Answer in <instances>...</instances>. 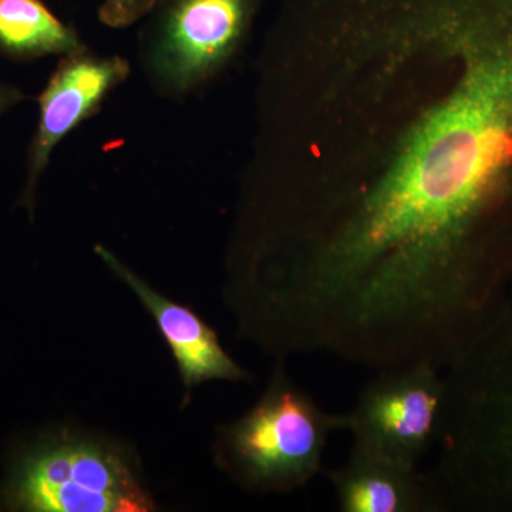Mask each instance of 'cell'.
<instances>
[{"instance_id": "obj_1", "label": "cell", "mask_w": 512, "mask_h": 512, "mask_svg": "<svg viewBox=\"0 0 512 512\" xmlns=\"http://www.w3.org/2000/svg\"><path fill=\"white\" fill-rule=\"evenodd\" d=\"M231 248L278 355L446 370L512 285V0H285Z\"/></svg>"}, {"instance_id": "obj_2", "label": "cell", "mask_w": 512, "mask_h": 512, "mask_svg": "<svg viewBox=\"0 0 512 512\" xmlns=\"http://www.w3.org/2000/svg\"><path fill=\"white\" fill-rule=\"evenodd\" d=\"M436 461L439 512H512V285L444 370Z\"/></svg>"}, {"instance_id": "obj_3", "label": "cell", "mask_w": 512, "mask_h": 512, "mask_svg": "<svg viewBox=\"0 0 512 512\" xmlns=\"http://www.w3.org/2000/svg\"><path fill=\"white\" fill-rule=\"evenodd\" d=\"M348 423L293 382L281 359L258 403L220 430L217 460L245 490L291 493L322 473L330 436Z\"/></svg>"}, {"instance_id": "obj_4", "label": "cell", "mask_w": 512, "mask_h": 512, "mask_svg": "<svg viewBox=\"0 0 512 512\" xmlns=\"http://www.w3.org/2000/svg\"><path fill=\"white\" fill-rule=\"evenodd\" d=\"M0 505L22 512H146L153 497L126 454L70 433L23 451L2 488Z\"/></svg>"}, {"instance_id": "obj_5", "label": "cell", "mask_w": 512, "mask_h": 512, "mask_svg": "<svg viewBox=\"0 0 512 512\" xmlns=\"http://www.w3.org/2000/svg\"><path fill=\"white\" fill-rule=\"evenodd\" d=\"M264 0H157L144 18L141 64L158 94L188 96L237 59Z\"/></svg>"}, {"instance_id": "obj_6", "label": "cell", "mask_w": 512, "mask_h": 512, "mask_svg": "<svg viewBox=\"0 0 512 512\" xmlns=\"http://www.w3.org/2000/svg\"><path fill=\"white\" fill-rule=\"evenodd\" d=\"M446 382L427 363L380 370L348 413L353 450L417 467L436 446Z\"/></svg>"}, {"instance_id": "obj_7", "label": "cell", "mask_w": 512, "mask_h": 512, "mask_svg": "<svg viewBox=\"0 0 512 512\" xmlns=\"http://www.w3.org/2000/svg\"><path fill=\"white\" fill-rule=\"evenodd\" d=\"M131 74L124 57L94 55L89 49L62 56L37 97L39 120L28 150L19 204L35 217L37 187L63 138L99 113L104 100Z\"/></svg>"}, {"instance_id": "obj_8", "label": "cell", "mask_w": 512, "mask_h": 512, "mask_svg": "<svg viewBox=\"0 0 512 512\" xmlns=\"http://www.w3.org/2000/svg\"><path fill=\"white\" fill-rule=\"evenodd\" d=\"M96 252L110 271L130 286L156 320L161 336L173 352L181 380L187 389L210 380L244 382L251 379L247 370L222 348L217 332L197 313L154 291L106 248L97 245Z\"/></svg>"}, {"instance_id": "obj_9", "label": "cell", "mask_w": 512, "mask_h": 512, "mask_svg": "<svg viewBox=\"0 0 512 512\" xmlns=\"http://www.w3.org/2000/svg\"><path fill=\"white\" fill-rule=\"evenodd\" d=\"M328 477L343 512H437L429 477L417 467L352 448Z\"/></svg>"}, {"instance_id": "obj_10", "label": "cell", "mask_w": 512, "mask_h": 512, "mask_svg": "<svg viewBox=\"0 0 512 512\" xmlns=\"http://www.w3.org/2000/svg\"><path fill=\"white\" fill-rule=\"evenodd\" d=\"M86 43L45 0H0V56L29 63L86 50Z\"/></svg>"}, {"instance_id": "obj_11", "label": "cell", "mask_w": 512, "mask_h": 512, "mask_svg": "<svg viewBox=\"0 0 512 512\" xmlns=\"http://www.w3.org/2000/svg\"><path fill=\"white\" fill-rule=\"evenodd\" d=\"M157 0H101L99 20L110 29H127L144 20Z\"/></svg>"}, {"instance_id": "obj_12", "label": "cell", "mask_w": 512, "mask_h": 512, "mask_svg": "<svg viewBox=\"0 0 512 512\" xmlns=\"http://www.w3.org/2000/svg\"><path fill=\"white\" fill-rule=\"evenodd\" d=\"M25 100H28V94L22 89L13 84L0 82V119Z\"/></svg>"}]
</instances>
